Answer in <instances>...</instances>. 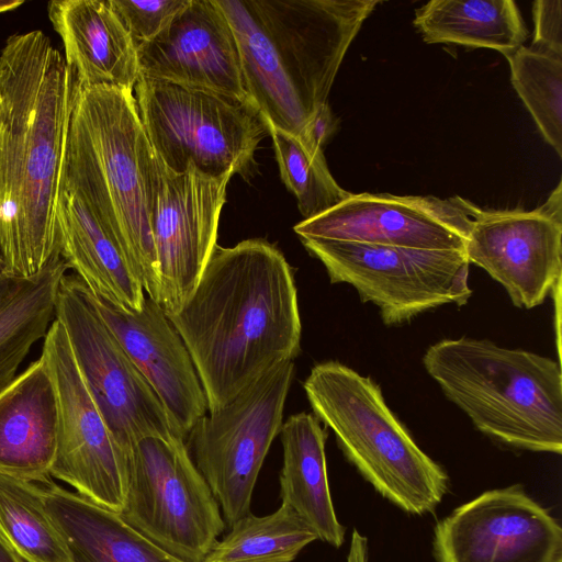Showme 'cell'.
Here are the masks:
<instances>
[{"instance_id":"6da1fadb","label":"cell","mask_w":562,"mask_h":562,"mask_svg":"<svg viewBox=\"0 0 562 562\" xmlns=\"http://www.w3.org/2000/svg\"><path fill=\"white\" fill-rule=\"evenodd\" d=\"M80 88L40 30L13 34L0 52V267L31 278L61 259L57 204Z\"/></svg>"},{"instance_id":"7a4b0ae2","label":"cell","mask_w":562,"mask_h":562,"mask_svg":"<svg viewBox=\"0 0 562 562\" xmlns=\"http://www.w3.org/2000/svg\"><path fill=\"white\" fill-rule=\"evenodd\" d=\"M169 318L191 356L209 413L300 351L293 271L265 239L216 245L192 294Z\"/></svg>"},{"instance_id":"3957f363","label":"cell","mask_w":562,"mask_h":562,"mask_svg":"<svg viewBox=\"0 0 562 562\" xmlns=\"http://www.w3.org/2000/svg\"><path fill=\"white\" fill-rule=\"evenodd\" d=\"M234 32L249 100L267 125L302 137L327 102L353 38L380 0H216Z\"/></svg>"},{"instance_id":"277c9868","label":"cell","mask_w":562,"mask_h":562,"mask_svg":"<svg viewBox=\"0 0 562 562\" xmlns=\"http://www.w3.org/2000/svg\"><path fill=\"white\" fill-rule=\"evenodd\" d=\"M156 160L133 91L111 86L79 90L68 132L64 181L114 236L145 294L158 302L150 227Z\"/></svg>"},{"instance_id":"5b68a950","label":"cell","mask_w":562,"mask_h":562,"mask_svg":"<svg viewBox=\"0 0 562 562\" xmlns=\"http://www.w3.org/2000/svg\"><path fill=\"white\" fill-rule=\"evenodd\" d=\"M423 363L482 434L505 446L562 452V374L551 358L486 339H443Z\"/></svg>"},{"instance_id":"8992f818","label":"cell","mask_w":562,"mask_h":562,"mask_svg":"<svg viewBox=\"0 0 562 562\" xmlns=\"http://www.w3.org/2000/svg\"><path fill=\"white\" fill-rule=\"evenodd\" d=\"M303 387L313 415L333 430L348 461L384 498L413 515L436 509L449 476L392 413L379 384L329 360L312 368Z\"/></svg>"},{"instance_id":"52a82bcc","label":"cell","mask_w":562,"mask_h":562,"mask_svg":"<svg viewBox=\"0 0 562 562\" xmlns=\"http://www.w3.org/2000/svg\"><path fill=\"white\" fill-rule=\"evenodd\" d=\"M133 93L155 154L173 172L193 166L213 178L245 177L269 134L249 99L143 77Z\"/></svg>"},{"instance_id":"ba28073f","label":"cell","mask_w":562,"mask_h":562,"mask_svg":"<svg viewBox=\"0 0 562 562\" xmlns=\"http://www.w3.org/2000/svg\"><path fill=\"white\" fill-rule=\"evenodd\" d=\"M124 472L122 518L176 559L202 562L226 524L184 439H142Z\"/></svg>"},{"instance_id":"9c48e42d","label":"cell","mask_w":562,"mask_h":562,"mask_svg":"<svg viewBox=\"0 0 562 562\" xmlns=\"http://www.w3.org/2000/svg\"><path fill=\"white\" fill-rule=\"evenodd\" d=\"M55 318L65 328L123 469L142 439L179 437L162 403L105 325L76 274L66 273L60 281Z\"/></svg>"},{"instance_id":"30bf717a","label":"cell","mask_w":562,"mask_h":562,"mask_svg":"<svg viewBox=\"0 0 562 562\" xmlns=\"http://www.w3.org/2000/svg\"><path fill=\"white\" fill-rule=\"evenodd\" d=\"M331 283H348L374 304L385 325H398L472 295L470 262L461 250H428L355 241L301 238Z\"/></svg>"},{"instance_id":"8fae6325","label":"cell","mask_w":562,"mask_h":562,"mask_svg":"<svg viewBox=\"0 0 562 562\" xmlns=\"http://www.w3.org/2000/svg\"><path fill=\"white\" fill-rule=\"evenodd\" d=\"M294 374L293 360L273 367L200 418L187 437L192 459L228 526L250 513L260 469L283 424Z\"/></svg>"},{"instance_id":"7c38bea8","label":"cell","mask_w":562,"mask_h":562,"mask_svg":"<svg viewBox=\"0 0 562 562\" xmlns=\"http://www.w3.org/2000/svg\"><path fill=\"white\" fill-rule=\"evenodd\" d=\"M40 359L54 383L58 408L50 476L69 484L83 498L121 513L125 502L123 464L57 318L44 337Z\"/></svg>"},{"instance_id":"4fadbf2b","label":"cell","mask_w":562,"mask_h":562,"mask_svg":"<svg viewBox=\"0 0 562 562\" xmlns=\"http://www.w3.org/2000/svg\"><path fill=\"white\" fill-rule=\"evenodd\" d=\"M231 178L209 177L193 166L173 172L157 157L150 227L159 283L157 303L168 316L192 294L217 245Z\"/></svg>"},{"instance_id":"5bb4252c","label":"cell","mask_w":562,"mask_h":562,"mask_svg":"<svg viewBox=\"0 0 562 562\" xmlns=\"http://www.w3.org/2000/svg\"><path fill=\"white\" fill-rule=\"evenodd\" d=\"M464 254L507 292L517 307L543 303L562 272V183L527 211L477 209Z\"/></svg>"},{"instance_id":"9a60e30c","label":"cell","mask_w":562,"mask_h":562,"mask_svg":"<svg viewBox=\"0 0 562 562\" xmlns=\"http://www.w3.org/2000/svg\"><path fill=\"white\" fill-rule=\"evenodd\" d=\"M479 206L459 195L351 193L327 212L297 223L300 238L428 250H461Z\"/></svg>"},{"instance_id":"2e32d148","label":"cell","mask_w":562,"mask_h":562,"mask_svg":"<svg viewBox=\"0 0 562 562\" xmlns=\"http://www.w3.org/2000/svg\"><path fill=\"white\" fill-rule=\"evenodd\" d=\"M437 562H562L558 520L521 485L485 491L437 522Z\"/></svg>"},{"instance_id":"e0dca14e","label":"cell","mask_w":562,"mask_h":562,"mask_svg":"<svg viewBox=\"0 0 562 562\" xmlns=\"http://www.w3.org/2000/svg\"><path fill=\"white\" fill-rule=\"evenodd\" d=\"M87 295L162 403L178 436L187 439L206 415L207 401L187 346L162 307L148 295L140 310Z\"/></svg>"},{"instance_id":"ac0fdd59","label":"cell","mask_w":562,"mask_h":562,"mask_svg":"<svg viewBox=\"0 0 562 562\" xmlns=\"http://www.w3.org/2000/svg\"><path fill=\"white\" fill-rule=\"evenodd\" d=\"M137 55L139 77L249 99L236 38L216 0H189Z\"/></svg>"},{"instance_id":"d6986e66","label":"cell","mask_w":562,"mask_h":562,"mask_svg":"<svg viewBox=\"0 0 562 562\" xmlns=\"http://www.w3.org/2000/svg\"><path fill=\"white\" fill-rule=\"evenodd\" d=\"M47 13L80 89L134 90L139 78L137 47L110 0H54Z\"/></svg>"},{"instance_id":"ffe728a7","label":"cell","mask_w":562,"mask_h":562,"mask_svg":"<svg viewBox=\"0 0 562 562\" xmlns=\"http://www.w3.org/2000/svg\"><path fill=\"white\" fill-rule=\"evenodd\" d=\"M57 424L55 386L38 358L0 390V473L34 483L50 480Z\"/></svg>"},{"instance_id":"44dd1931","label":"cell","mask_w":562,"mask_h":562,"mask_svg":"<svg viewBox=\"0 0 562 562\" xmlns=\"http://www.w3.org/2000/svg\"><path fill=\"white\" fill-rule=\"evenodd\" d=\"M57 227L63 260L90 292L126 308H142L146 294L123 249L64 179Z\"/></svg>"},{"instance_id":"7402d4cb","label":"cell","mask_w":562,"mask_h":562,"mask_svg":"<svg viewBox=\"0 0 562 562\" xmlns=\"http://www.w3.org/2000/svg\"><path fill=\"white\" fill-rule=\"evenodd\" d=\"M40 484L72 562H182L130 526L119 513L52 480Z\"/></svg>"},{"instance_id":"603a6c76","label":"cell","mask_w":562,"mask_h":562,"mask_svg":"<svg viewBox=\"0 0 562 562\" xmlns=\"http://www.w3.org/2000/svg\"><path fill=\"white\" fill-rule=\"evenodd\" d=\"M283 462L280 497L315 531L322 541L339 548L345 527L339 522L329 490L325 441L326 430L308 413L291 415L280 432Z\"/></svg>"},{"instance_id":"cb8c5ba5","label":"cell","mask_w":562,"mask_h":562,"mask_svg":"<svg viewBox=\"0 0 562 562\" xmlns=\"http://www.w3.org/2000/svg\"><path fill=\"white\" fill-rule=\"evenodd\" d=\"M414 25L426 43L491 48L505 57L528 37L513 0H431L415 11Z\"/></svg>"},{"instance_id":"d4e9b609","label":"cell","mask_w":562,"mask_h":562,"mask_svg":"<svg viewBox=\"0 0 562 562\" xmlns=\"http://www.w3.org/2000/svg\"><path fill=\"white\" fill-rule=\"evenodd\" d=\"M68 267L61 259L31 278L0 288V390L15 376L32 346L55 319L57 292Z\"/></svg>"},{"instance_id":"484cf974","label":"cell","mask_w":562,"mask_h":562,"mask_svg":"<svg viewBox=\"0 0 562 562\" xmlns=\"http://www.w3.org/2000/svg\"><path fill=\"white\" fill-rule=\"evenodd\" d=\"M0 537L25 562H72L40 483L0 473Z\"/></svg>"},{"instance_id":"4316f807","label":"cell","mask_w":562,"mask_h":562,"mask_svg":"<svg viewBox=\"0 0 562 562\" xmlns=\"http://www.w3.org/2000/svg\"><path fill=\"white\" fill-rule=\"evenodd\" d=\"M229 527L202 562H293L318 539L297 513L283 503L272 514L248 513Z\"/></svg>"},{"instance_id":"83f0119b","label":"cell","mask_w":562,"mask_h":562,"mask_svg":"<svg viewBox=\"0 0 562 562\" xmlns=\"http://www.w3.org/2000/svg\"><path fill=\"white\" fill-rule=\"evenodd\" d=\"M280 177L304 220L318 216L351 195L331 176L323 149L268 125Z\"/></svg>"},{"instance_id":"f1b7e54d","label":"cell","mask_w":562,"mask_h":562,"mask_svg":"<svg viewBox=\"0 0 562 562\" xmlns=\"http://www.w3.org/2000/svg\"><path fill=\"white\" fill-rule=\"evenodd\" d=\"M506 58L516 92L544 140L562 157V55L522 45Z\"/></svg>"},{"instance_id":"f546056e","label":"cell","mask_w":562,"mask_h":562,"mask_svg":"<svg viewBox=\"0 0 562 562\" xmlns=\"http://www.w3.org/2000/svg\"><path fill=\"white\" fill-rule=\"evenodd\" d=\"M136 47L156 37L189 0H110Z\"/></svg>"},{"instance_id":"4dcf8cb0","label":"cell","mask_w":562,"mask_h":562,"mask_svg":"<svg viewBox=\"0 0 562 562\" xmlns=\"http://www.w3.org/2000/svg\"><path fill=\"white\" fill-rule=\"evenodd\" d=\"M532 18L535 33L530 46L562 55V1H535Z\"/></svg>"},{"instance_id":"1f68e13d","label":"cell","mask_w":562,"mask_h":562,"mask_svg":"<svg viewBox=\"0 0 562 562\" xmlns=\"http://www.w3.org/2000/svg\"><path fill=\"white\" fill-rule=\"evenodd\" d=\"M338 119L328 102L319 105L311 115L301 138L304 143L321 149L338 130Z\"/></svg>"},{"instance_id":"d6a6232c","label":"cell","mask_w":562,"mask_h":562,"mask_svg":"<svg viewBox=\"0 0 562 562\" xmlns=\"http://www.w3.org/2000/svg\"><path fill=\"white\" fill-rule=\"evenodd\" d=\"M0 562H25L0 537Z\"/></svg>"},{"instance_id":"836d02e7","label":"cell","mask_w":562,"mask_h":562,"mask_svg":"<svg viewBox=\"0 0 562 562\" xmlns=\"http://www.w3.org/2000/svg\"><path fill=\"white\" fill-rule=\"evenodd\" d=\"M23 4L22 0H0V13L12 11Z\"/></svg>"},{"instance_id":"e575fe53","label":"cell","mask_w":562,"mask_h":562,"mask_svg":"<svg viewBox=\"0 0 562 562\" xmlns=\"http://www.w3.org/2000/svg\"><path fill=\"white\" fill-rule=\"evenodd\" d=\"M7 280H9V279H7V278H5V276H4V273H3V271H2V269H1V267H0V288L3 285V283H4Z\"/></svg>"}]
</instances>
